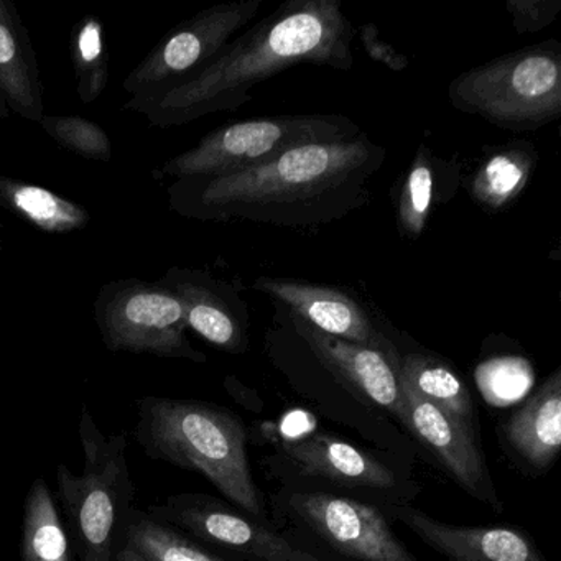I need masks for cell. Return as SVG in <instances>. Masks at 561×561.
<instances>
[{
  "instance_id": "obj_18",
  "label": "cell",
  "mask_w": 561,
  "mask_h": 561,
  "mask_svg": "<svg viewBox=\"0 0 561 561\" xmlns=\"http://www.w3.org/2000/svg\"><path fill=\"white\" fill-rule=\"evenodd\" d=\"M508 445L537 469H547L561 446V369L505 423Z\"/></svg>"
},
{
  "instance_id": "obj_15",
  "label": "cell",
  "mask_w": 561,
  "mask_h": 561,
  "mask_svg": "<svg viewBox=\"0 0 561 561\" xmlns=\"http://www.w3.org/2000/svg\"><path fill=\"white\" fill-rule=\"evenodd\" d=\"M393 515L448 561H545L534 541L507 527H458L409 505Z\"/></svg>"
},
{
  "instance_id": "obj_1",
  "label": "cell",
  "mask_w": 561,
  "mask_h": 561,
  "mask_svg": "<svg viewBox=\"0 0 561 561\" xmlns=\"http://www.w3.org/2000/svg\"><path fill=\"white\" fill-rule=\"evenodd\" d=\"M386 153L364 133L341 142L295 147L244 172L175 180L167 188L170 208L196 221L331 225L369 203V183Z\"/></svg>"
},
{
  "instance_id": "obj_23",
  "label": "cell",
  "mask_w": 561,
  "mask_h": 561,
  "mask_svg": "<svg viewBox=\"0 0 561 561\" xmlns=\"http://www.w3.org/2000/svg\"><path fill=\"white\" fill-rule=\"evenodd\" d=\"M121 548L136 551L146 561H226L199 547L179 528L137 507L127 515Z\"/></svg>"
},
{
  "instance_id": "obj_25",
  "label": "cell",
  "mask_w": 561,
  "mask_h": 561,
  "mask_svg": "<svg viewBox=\"0 0 561 561\" xmlns=\"http://www.w3.org/2000/svg\"><path fill=\"white\" fill-rule=\"evenodd\" d=\"M433 202L432 152L422 146L410 165L399 199V231L419 239L428 221Z\"/></svg>"
},
{
  "instance_id": "obj_22",
  "label": "cell",
  "mask_w": 561,
  "mask_h": 561,
  "mask_svg": "<svg viewBox=\"0 0 561 561\" xmlns=\"http://www.w3.org/2000/svg\"><path fill=\"white\" fill-rule=\"evenodd\" d=\"M400 380L426 402L448 413L456 422L471 430L474 405L471 393L461 377L443 360L423 354H409L399 364Z\"/></svg>"
},
{
  "instance_id": "obj_14",
  "label": "cell",
  "mask_w": 561,
  "mask_h": 561,
  "mask_svg": "<svg viewBox=\"0 0 561 561\" xmlns=\"http://www.w3.org/2000/svg\"><path fill=\"white\" fill-rule=\"evenodd\" d=\"M160 282L182 301L188 330L226 353L248 350L244 308L228 285L205 272L182 267H170Z\"/></svg>"
},
{
  "instance_id": "obj_26",
  "label": "cell",
  "mask_w": 561,
  "mask_h": 561,
  "mask_svg": "<svg viewBox=\"0 0 561 561\" xmlns=\"http://www.w3.org/2000/svg\"><path fill=\"white\" fill-rule=\"evenodd\" d=\"M41 126L64 149L83 159L104 163L113 159V142L94 121L81 116H45Z\"/></svg>"
},
{
  "instance_id": "obj_7",
  "label": "cell",
  "mask_w": 561,
  "mask_h": 561,
  "mask_svg": "<svg viewBox=\"0 0 561 561\" xmlns=\"http://www.w3.org/2000/svg\"><path fill=\"white\" fill-rule=\"evenodd\" d=\"M94 321L104 346L113 353L206 363L190 343L185 308L162 282L121 278L101 287Z\"/></svg>"
},
{
  "instance_id": "obj_11",
  "label": "cell",
  "mask_w": 561,
  "mask_h": 561,
  "mask_svg": "<svg viewBox=\"0 0 561 561\" xmlns=\"http://www.w3.org/2000/svg\"><path fill=\"white\" fill-rule=\"evenodd\" d=\"M402 383V422L456 482L479 501L499 505L474 432Z\"/></svg>"
},
{
  "instance_id": "obj_13",
  "label": "cell",
  "mask_w": 561,
  "mask_h": 561,
  "mask_svg": "<svg viewBox=\"0 0 561 561\" xmlns=\"http://www.w3.org/2000/svg\"><path fill=\"white\" fill-rule=\"evenodd\" d=\"M254 288L287 305L290 314L330 336L383 350V337L367 311L340 288L275 277L257 278Z\"/></svg>"
},
{
  "instance_id": "obj_10",
  "label": "cell",
  "mask_w": 561,
  "mask_h": 561,
  "mask_svg": "<svg viewBox=\"0 0 561 561\" xmlns=\"http://www.w3.org/2000/svg\"><path fill=\"white\" fill-rule=\"evenodd\" d=\"M295 514L344 557L357 561H419L376 507L327 492L291 497Z\"/></svg>"
},
{
  "instance_id": "obj_31",
  "label": "cell",
  "mask_w": 561,
  "mask_h": 561,
  "mask_svg": "<svg viewBox=\"0 0 561 561\" xmlns=\"http://www.w3.org/2000/svg\"><path fill=\"white\" fill-rule=\"evenodd\" d=\"M0 251H2V225H0Z\"/></svg>"
},
{
  "instance_id": "obj_2",
  "label": "cell",
  "mask_w": 561,
  "mask_h": 561,
  "mask_svg": "<svg viewBox=\"0 0 561 561\" xmlns=\"http://www.w3.org/2000/svg\"><path fill=\"white\" fill-rule=\"evenodd\" d=\"M353 38L341 0H288L192 77L130 96L124 110L160 129L231 113L251 103L257 84L298 65L353 70Z\"/></svg>"
},
{
  "instance_id": "obj_20",
  "label": "cell",
  "mask_w": 561,
  "mask_h": 561,
  "mask_svg": "<svg viewBox=\"0 0 561 561\" xmlns=\"http://www.w3.org/2000/svg\"><path fill=\"white\" fill-rule=\"evenodd\" d=\"M0 206L38 231L68 234L90 222L84 206L34 183L0 175Z\"/></svg>"
},
{
  "instance_id": "obj_21",
  "label": "cell",
  "mask_w": 561,
  "mask_h": 561,
  "mask_svg": "<svg viewBox=\"0 0 561 561\" xmlns=\"http://www.w3.org/2000/svg\"><path fill=\"white\" fill-rule=\"evenodd\" d=\"M22 561H75L70 531L61 518L47 479H35L25 495Z\"/></svg>"
},
{
  "instance_id": "obj_12",
  "label": "cell",
  "mask_w": 561,
  "mask_h": 561,
  "mask_svg": "<svg viewBox=\"0 0 561 561\" xmlns=\"http://www.w3.org/2000/svg\"><path fill=\"white\" fill-rule=\"evenodd\" d=\"M297 333L307 341L317 359L350 387L359 399L402 419L403 400L399 364L389 359L386 350L363 346L330 336L290 314Z\"/></svg>"
},
{
  "instance_id": "obj_24",
  "label": "cell",
  "mask_w": 561,
  "mask_h": 561,
  "mask_svg": "<svg viewBox=\"0 0 561 561\" xmlns=\"http://www.w3.org/2000/svg\"><path fill=\"white\" fill-rule=\"evenodd\" d=\"M70 50L78 98L84 106H90L100 100L110 83V55L104 44V25L96 15H87L75 25Z\"/></svg>"
},
{
  "instance_id": "obj_6",
  "label": "cell",
  "mask_w": 561,
  "mask_h": 561,
  "mask_svg": "<svg viewBox=\"0 0 561 561\" xmlns=\"http://www.w3.org/2000/svg\"><path fill=\"white\" fill-rule=\"evenodd\" d=\"M363 130L350 117L277 116L232 123L206 134L193 149L153 170L157 180L219 176L244 172L308 144L356 139Z\"/></svg>"
},
{
  "instance_id": "obj_4",
  "label": "cell",
  "mask_w": 561,
  "mask_h": 561,
  "mask_svg": "<svg viewBox=\"0 0 561 561\" xmlns=\"http://www.w3.org/2000/svg\"><path fill=\"white\" fill-rule=\"evenodd\" d=\"M83 471L58 465L57 495L78 561H116L121 535L133 511L136 484L127 462L126 433L106 435L88 407L80 423Z\"/></svg>"
},
{
  "instance_id": "obj_3",
  "label": "cell",
  "mask_w": 561,
  "mask_h": 561,
  "mask_svg": "<svg viewBox=\"0 0 561 561\" xmlns=\"http://www.w3.org/2000/svg\"><path fill=\"white\" fill-rule=\"evenodd\" d=\"M134 438L147 458L205 476L245 514L264 517L252 479L248 432L231 410L202 400L147 396L136 400Z\"/></svg>"
},
{
  "instance_id": "obj_30",
  "label": "cell",
  "mask_w": 561,
  "mask_h": 561,
  "mask_svg": "<svg viewBox=\"0 0 561 561\" xmlns=\"http://www.w3.org/2000/svg\"><path fill=\"white\" fill-rule=\"evenodd\" d=\"M9 116H11V111L8 110L4 101L0 100V123H2V121L9 119Z\"/></svg>"
},
{
  "instance_id": "obj_5",
  "label": "cell",
  "mask_w": 561,
  "mask_h": 561,
  "mask_svg": "<svg viewBox=\"0 0 561 561\" xmlns=\"http://www.w3.org/2000/svg\"><path fill=\"white\" fill-rule=\"evenodd\" d=\"M448 98L456 111L501 129H541L561 116V44L531 45L465 71Z\"/></svg>"
},
{
  "instance_id": "obj_17",
  "label": "cell",
  "mask_w": 561,
  "mask_h": 561,
  "mask_svg": "<svg viewBox=\"0 0 561 561\" xmlns=\"http://www.w3.org/2000/svg\"><path fill=\"white\" fill-rule=\"evenodd\" d=\"M0 100L22 119L45 117L44 84L34 45L21 15L9 0H0Z\"/></svg>"
},
{
  "instance_id": "obj_16",
  "label": "cell",
  "mask_w": 561,
  "mask_h": 561,
  "mask_svg": "<svg viewBox=\"0 0 561 561\" xmlns=\"http://www.w3.org/2000/svg\"><path fill=\"white\" fill-rule=\"evenodd\" d=\"M284 451L304 474L344 488L389 489L396 484V476L386 465L327 433L291 439L285 443Z\"/></svg>"
},
{
  "instance_id": "obj_9",
  "label": "cell",
  "mask_w": 561,
  "mask_h": 561,
  "mask_svg": "<svg viewBox=\"0 0 561 561\" xmlns=\"http://www.w3.org/2000/svg\"><path fill=\"white\" fill-rule=\"evenodd\" d=\"M146 512L205 543L261 561H323L205 494L169 495Z\"/></svg>"
},
{
  "instance_id": "obj_27",
  "label": "cell",
  "mask_w": 561,
  "mask_h": 561,
  "mask_svg": "<svg viewBox=\"0 0 561 561\" xmlns=\"http://www.w3.org/2000/svg\"><path fill=\"white\" fill-rule=\"evenodd\" d=\"M505 8L514 18L517 34H534L557 21L561 0H507Z\"/></svg>"
},
{
  "instance_id": "obj_19",
  "label": "cell",
  "mask_w": 561,
  "mask_h": 561,
  "mask_svg": "<svg viewBox=\"0 0 561 561\" xmlns=\"http://www.w3.org/2000/svg\"><path fill=\"white\" fill-rule=\"evenodd\" d=\"M537 165V150L530 142H512L495 150L469 180L472 202L491 213L512 205L528 185Z\"/></svg>"
},
{
  "instance_id": "obj_29",
  "label": "cell",
  "mask_w": 561,
  "mask_h": 561,
  "mask_svg": "<svg viewBox=\"0 0 561 561\" xmlns=\"http://www.w3.org/2000/svg\"><path fill=\"white\" fill-rule=\"evenodd\" d=\"M116 561H146L140 554H137L136 551L127 550V548H121L117 551Z\"/></svg>"
},
{
  "instance_id": "obj_28",
  "label": "cell",
  "mask_w": 561,
  "mask_h": 561,
  "mask_svg": "<svg viewBox=\"0 0 561 561\" xmlns=\"http://www.w3.org/2000/svg\"><path fill=\"white\" fill-rule=\"evenodd\" d=\"M363 34V44L366 47L367 54L374 58V60L380 61L386 65L387 68L393 71H403L409 67V61L399 51L393 50L389 44L380 38L379 31L374 27L373 24H367L360 31Z\"/></svg>"
},
{
  "instance_id": "obj_8",
  "label": "cell",
  "mask_w": 561,
  "mask_h": 561,
  "mask_svg": "<svg viewBox=\"0 0 561 561\" xmlns=\"http://www.w3.org/2000/svg\"><path fill=\"white\" fill-rule=\"evenodd\" d=\"M262 8V0L226 2L198 12L176 25L133 68L123 83L130 96L160 90L192 77L215 60L236 32L244 28Z\"/></svg>"
}]
</instances>
